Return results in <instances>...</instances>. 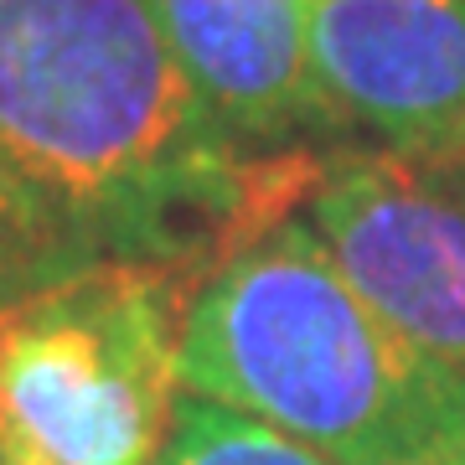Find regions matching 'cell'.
Instances as JSON below:
<instances>
[{
    "instance_id": "cell-8",
    "label": "cell",
    "mask_w": 465,
    "mask_h": 465,
    "mask_svg": "<svg viewBox=\"0 0 465 465\" xmlns=\"http://www.w3.org/2000/svg\"><path fill=\"white\" fill-rule=\"evenodd\" d=\"M440 465H465V450H460V455H450V460H440Z\"/></svg>"
},
{
    "instance_id": "cell-6",
    "label": "cell",
    "mask_w": 465,
    "mask_h": 465,
    "mask_svg": "<svg viewBox=\"0 0 465 465\" xmlns=\"http://www.w3.org/2000/svg\"><path fill=\"white\" fill-rule=\"evenodd\" d=\"M186 84L253 161L331 155L341 134L311 63V0H150Z\"/></svg>"
},
{
    "instance_id": "cell-1",
    "label": "cell",
    "mask_w": 465,
    "mask_h": 465,
    "mask_svg": "<svg viewBox=\"0 0 465 465\" xmlns=\"http://www.w3.org/2000/svg\"><path fill=\"white\" fill-rule=\"evenodd\" d=\"M321 161L232 145L150 0H0V311L104 269H207Z\"/></svg>"
},
{
    "instance_id": "cell-9",
    "label": "cell",
    "mask_w": 465,
    "mask_h": 465,
    "mask_svg": "<svg viewBox=\"0 0 465 465\" xmlns=\"http://www.w3.org/2000/svg\"><path fill=\"white\" fill-rule=\"evenodd\" d=\"M0 465H5V460H0Z\"/></svg>"
},
{
    "instance_id": "cell-4",
    "label": "cell",
    "mask_w": 465,
    "mask_h": 465,
    "mask_svg": "<svg viewBox=\"0 0 465 465\" xmlns=\"http://www.w3.org/2000/svg\"><path fill=\"white\" fill-rule=\"evenodd\" d=\"M300 213L382 326L465 388V145L331 150Z\"/></svg>"
},
{
    "instance_id": "cell-2",
    "label": "cell",
    "mask_w": 465,
    "mask_h": 465,
    "mask_svg": "<svg viewBox=\"0 0 465 465\" xmlns=\"http://www.w3.org/2000/svg\"><path fill=\"white\" fill-rule=\"evenodd\" d=\"M176 378L331 465H440L465 450V388L382 326L300 207L202 269Z\"/></svg>"
},
{
    "instance_id": "cell-3",
    "label": "cell",
    "mask_w": 465,
    "mask_h": 465,
    "mask_svg": "<svg viewBox=\"0 0 465 465\" xmlns=\"http://www.w3.org/2000/svg\"><path fill=\"white\" fill-rule=\"evenodd\" d=\"M202 269H104L0 311V460L155 465Z\"/></svg>"
},
{
    "instance_id": "cell-5",
    "label": "cell",
    "mask_w": 465,
    "mask_h": 465,
    "mask_svg": "<svg viewBox=\"0 0 465 465\" xmlns=\"http://www.w3.org/2000/svg\"><path fill=\"white\" fill-rule=\"evenodd\" d=\"M311 63L341 130L382 150L465 145V0H311Z\"/></svg>"
},
{
    "instance_id": "cell-7",
    "label": "cell",
    "mask_w": 465,
    "mask_h": 465,
    "mask_svg": "<svg viewBox=\"0 0 465 465\" xmlns=\"http://www.w3.org/2000/svg\"><path fill=\"white\" fill-rule=\"evenodd\" d=\"M155 465H331L316 450L295 445L284 434L264 430L243 414H228L217 403H202L192 393L176 399L171 440Z\"/></svg>"
}]
</instances>
